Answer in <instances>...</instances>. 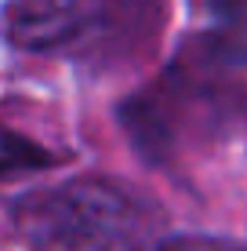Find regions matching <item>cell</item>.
<instances>
[{
	"label": "cell",
	"mask_w": 247,
	"mask_h": 251,
	"mask_svg": "<svg viewBox=\"0 0 247 251\" xmlns=\"http://www.w3.org/2000/svg\"><path fill=\"white\" fill-rule=\"evenodd\" d=\"M22 226L47 251H124L138 215L116 186L84 178L22 201Z\"/></svg>",
	"instance_id": "obj_1"
},
{
	"label": "cell",
	"mask_w": 247,
	"mask_h": 251,
	"mask_svg": "<svg viewBox=\"0 0 247 251\" xmlns=\"http://www.w3.org/2000/svg\"><path fill=\"white\" fill-rule=\"evenodd\" d=\"M55 164H58V157L51 150L25 138L22 131H11V127L0 124V182L15 178V175H33V171L55 168Z\"/></svg>",
	"instance_id": "obj_3"
},
{
	"label": "cell",
	"mask_w": 247,
	"mask_h": 251,
	"mask_svg": "<svg viewBox=\"0 0 247 251\" xmlns=\"http://www.w3.org/2000/svg\"><path fill=\"white\" fill-rule=\"evenodd\" d=\"M124 4L135 0H7L4 37L19 51H66L113 29Z\"/></svg>",
	"instance_id": "obj_2"
},
{
	"label": "cell",
	"mask_w": 247,
	"mask_h": 251,
	"mask_svg": "<svg viewBox=\"0 0 247 251\" xmlns=\"http://www.w3.org/2000/svg\"><path fill=\"white\" fill-rule=\"evenodd\" d=\"M215 48L233 62L247 58V0H211Z\"/></svg>",
	"instance_id": "obj_4"
}]
</instances>
